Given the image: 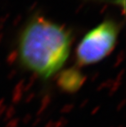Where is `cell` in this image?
I'll return each mask as SVG.
<instances>
[{
    "mask_svg": "<svg viewBox=\"0 0 126 127\" xmlns=\"http://www.w3.org/2000/svg\"><path fill=\"white\" fill-rule=\"evenodd\" d=\"M73 40L71 29L39 13L33 14L17 34V63L43 81H49L64 68Z\"/></svg>",
    "mask_w": 126,
    "mask_h": 127,
    "instance_id": "obj_1",
    "label": "cell"
},
{
    "mask_svg": "<svg viewBox=\"0 0 126 127\" xmlns=\"http://www.w3.org/2000/svg\"><path fill=\"white\" fill-rule=\"evenodd\" d=\"M121 24L106 18L84 34L76 48L75 63L79 68L101 63L116 48Z\"/></svg>",
    "mask_w": 126,
    "mask_h": 127,
    "instance_id": "obj_2",
    "label": "cell"
},
{
    "mask_svg": "<svg viewBox=\"0 0 126 127\" xmlns=\"http://www.w3.org/2000/svg\"><path fill=\"white\" fill-rule=\"evenodd\" d=\"M60 74V73H59ZM60 84L67 91H74L79 88L82 84V75L75 68L66 70L61 74Z\"/></svg>",
    "mask_w": 126,
    "mask_h": 127,
    "instance_id": "obj_3",
    "label": "cell"
}]
</instances>
